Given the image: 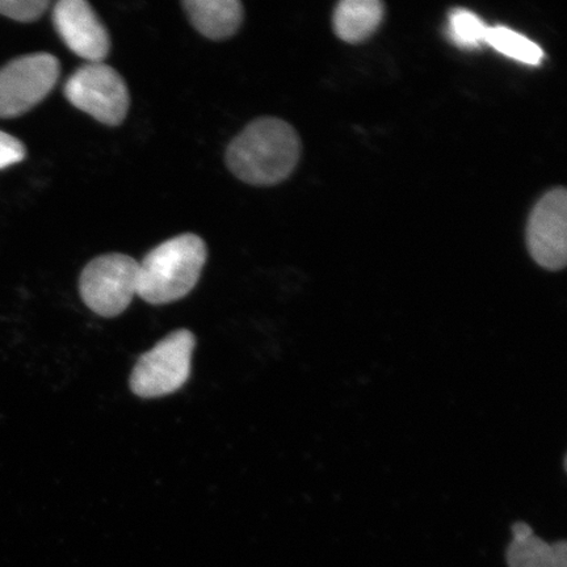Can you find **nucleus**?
I'll use <instances>...</instances> for the list:
<instances>
[{
  "label": "nucleus",
  "mask_w": 567,
  "mask_h": 567,
  "mask_svg": "<svg viewBox=\"0 0 567 567\" xmlns=\"http://www.w3.org/2000/svg\"><path fill=\"white\" fill-rule=\"evenodd\" d=\"M301 141L292 125L280 118L255 120L226 152L230 172L252 186H275L295 172Z\"/></svg>",
  "instance_id": "1"
},
{
  "label": "nucleus",
  "mask_w": 567,
  "mask_h": 567,
  "mask_svg": "<svg viewBox=\"0 0 567 567\" xmlns=\"http://www.w3.org/2000/svg\"><path fill=\"white\" fill-rule=\"evenodd\" d=\"M208 248L195 234L166 240L138 264L137 296L152 305L186 297L200 279Z\"/></svg>",
  "instance_id": "2"
},
{
  "label": "nucleus",
  "mask_w": 567,
  "mask_h": 567,
  "mask_svg": "<svg viewBox=\"0 0 567 567\" xmlns=\"http://www.w3.org/2000/svg\"><path fill=\"white\" fill-rule=\"evenodd\" d=\"M196 339L189 330H176L153 350L142 354L131 374L132 392L141 399H158L177 392L189 379Z\"/></svg>",
  "instance_id": "3"
},
{
  "label": "nucleus",
  "mask_w": 567,
  "mask_h": 567,
  "mask_svg": "<svg viewBox=\"0 0 567 567\" xmlns=\"http://www.w3.org/2000/svg\"><path fill=\"white\" fill-rule=\"evenodd\" d=\"M138 261L124 254L102 255L84 267L80 293L84 305L97 316L117 317L137 295Z\"/></svg>",
  "instance_id": "4"
},
{
  "label": "nucleus",
  "mask_w": 567,
  "mask_h": 567,
  "mask_svg": "<svg viewBox=\"0 0 567 567\" xmlns=\"http://www.w3.org/2000/svg\"><path fill=\"white\" fill-rule=\"evenodd\" d=\"M65 96L75 109L110 126L124 122L131 104L123 76L103 62L78 69L66 82Z\"/></svg>",
  "instance_id": "5"
},
{
  "label": "nucleus",
  "mask_w": 567,
  "mask_h": 567,
  "mask_svg": "<svg viewBox=\"0 0 567 567\" xmlns=\"http://www.w3.org/2000/svg\"><path fill=\"white\" fill-rule=\"evenodd\" d=\"M61 74L54 55L20 56L0 70V117L11 118L31 111L51 94Z\"/></svg>",
  "instance_id": "6"
},
{
  "label": "nucleus",
  "mask_w": 567,
  "mask_h": 567,
  "mask_svg": "<svg viewBox=\"0 0 567 567\" xmlns=\"http://www.w3.org/2000/svg\"><path fill=\"white\" fill-rule=\"evenodd\" d=\"M532 259L549 271H559L567 260V194L555 188L532 209L527 226Z\"/></svg>",
  "instance_id": "7"
},
{
  "label": "nucleus",
  "mask_w": 567,
  "mask_h": 567,
  "mask_svg": "<svg viewBox=\"0 0 567 567\" xmlns=\"http://www.w3.org/2000/svg\"><path fill=\"white\" fill-rule=\"evenodd\" d=\"M53 21L63 42L81 59L95 63L109 55V31L84 0H61L54 7Z\"/></svg>",
  "instance_id": "8"
},
{
  "label": "nucleus",
  "mask_w": 567,
  "mask_h": 567,
  "mask_svg": "<svg viewBox=\"0 0 567 567\" xmlns=\"http://www.w3.org/2000/svg\"><path fill=\"white\" fill-rule=\"evenodd\" d=\"M183 7L190 23L210 40L231 38L243 25L245 11L238 0H186Z\"/></svg>",
  "instance_id": "9"
},
{
  "label": "nucleus",
  "mask_w": 567,
  "mask_h": 567,
  "mask_svg": "<svg viewBox=\"0 0 567 567\" xmlns=\"http://www.w3.org/2000/svg\"><path fill=\"white\" fill-rule=\"evenodd\" d=\"M384 18V4L379 0H343L337 6L332 25L338 38L359 44L378 30Z\"/></svg>",
  "instance_id": "10"
},
{
  "label": "nucleus",
  "mask_w": 567,
  "mask_h": 567,
  "mask_svg": "<svg viewBox=\"0 0 567 567\" xmlns=\"http://www.w3.org/2000/svg\"><path fill=\"white\" fill-rule=\"evenodd\" d=\"M514 542L507 556L512 567H565L566 544L549 545L534 535L526 523L513 526Z\"/></svg>",
  "instance_id": "11"
},
{
  "label": "nucleus",
  "mask_w": 567,
  "mask_h": 567,
  "mask_svg": "<svg viewBox=\"0 0 567 567\" xmlns=\"http://www.w3.org/2000/svg\"><path fill=\"white\" fill-rule=\"evenodd\" d=\"M485 44L524 65L538 66L544 59L543 49L535 41L505 25L488 27Z\"/></svg>",
  "instance_id": "12"
},
{
  "label": "nucleus",
  "mask_w": 567,
  "mask_h": 567,
  "mask_svg": "<svg viewBox=\"0 0 567 567\" xmlns=\"http://www.w3.org/2000/svg\"><path fill=\"white\" fill-rule=\"evenodd\" d=\"M488 25L476 13L458 9L450 16L449 38L452 44L461 49H477L485 44Z\"/></svg>",
  "instance_id": "13"
},
{
  "label": "nucleus",
  "mask_w": 567,
  "mask_h": 567,
  "mask_svg": "<svg viewBox=\"0 0 567 567\" xmlns=\"http://www.w3.org/2000/svg\"><path fill=\"white\" fill-rule=\"evenodd\" d=\"M49 6V0H0V16L30 23L40 19Z\"/></svg>",
  "instance_id": "14"
},
{
  "label": "nucleus",
  "mask_w": 567,
  "mask_h": 567,
  "mask_svg": "<svg viewBox=\"0 0 567 567\" xmlns=\"http://www.w3.org/2000/svg\"><path fill=\"white\" fill-rule=\"evenodd\" d=\"M23 142L0 131V169L17 165L25 158Z\"/></svg>",
  "instance_id": "15"
}]
</instances>
